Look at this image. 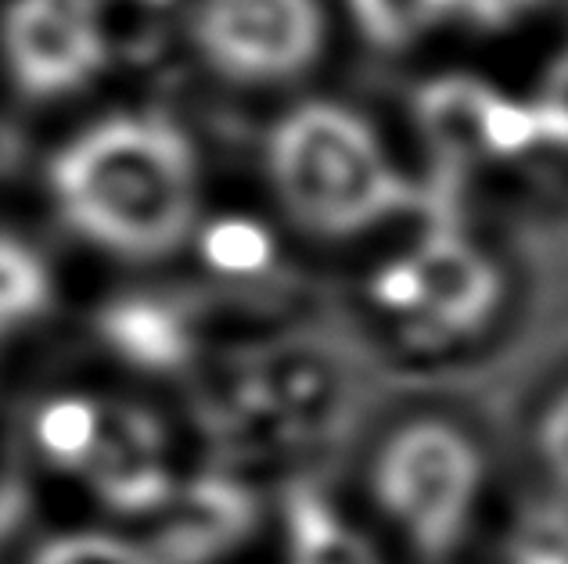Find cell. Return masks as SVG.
Here are the masks:
<instances>
[{
    "mask_svg": "<svg viewBox=\"0 0 568 564\" xmlns=\"http://www.w3.org/2000/svg\"><path fill=\"white\" fill-rule=\"evenodd\" d=\"M256 496L231 479H194L162 511L166 532L155 551L166 564H202L231 554L256 525Z\"/></svg>",
    "mask_w": 568,
    "mask_h": 564,
    "instance_id": "9c48e42d",
    "label": "cell"
},
{
    "mask_svg": "<svg viewBox=\"0 0 568 564\" xmlns=\"http://www.w3.org/2000/svg\"><path fill=\"white\" fill-rule=\"evenodd\" d=\"M187 29L202 62L242 86L288 83L324 51L321 0H194Z\"/></svg>",
    "mask_w": 568,
    "mask_h": 564,
    "instance_id": "277c9868",
    "label": "cell"
},
{
    "mask_svg": "<svg viewBox=\"0 0 568 564\" xmlns=\"http://www.w3.org/2000/svg\"><path fill=\"white\" fill-rule=\"evenodd\" d=\"M51 270L33 245L0 230V341L29 328L51 306Z\"/></svg>",
    "mask_w": 568,
    "mask_h": 564,
    "instance_id": "4fadbf2b",
    "label": "cell"
},
{
    "mask_svg": "<svg viewBox=\"0 0 568 564\" xmlns=\"http://www.w3.org/2000/svg\"><path fill=\"white\" fill-rule=\"evenodd\" d=\"M349 11L378 48H407L428 29L454 19L450 0H349Z\"/></svg>",
    "mask_w": 568,
    "mask_h": 564,
    "instance_id": "5bb4252c",
    "label": "cell"
},
{
    "mask_svg": "<svg viewBox=\"0 0 568 564\" xmlns=\"http://www.w3.org/2000/svg\"><path fill=\"white\" fill-rule=\"evenodd\" d=\"M544 4H568V0H544Z\"/></svg>",
    "mask_w": 568,
    "mask_h": 564,
    "instance_id": "7402d4cb",
    "label": "cell"
},
{
    "mask_svg": "<svg viewBox=\"0 0 568 564\" xmlns=\"http://www.w3.org/2000/svg\"><path fill=\"white\" fill-rule=\"evenodd\" d=\"M371 493L417 554L443 561L471 525L483 493V457L450 421H410L378 450Z\"/></svg>",
    "mask_w": 568,
    "mask_h": 564,
    "instance_id": "3957f363",
    "label": "cell"
},
{
    "mask_svg": "<svg viewBox=\"0 0 568 564\" xmlns=\"http://www.w3.org/2000/svg\"><path fill=\"white\" fill-rule=\"evenodd\" d=\"M450 4H454V19H468L475 25L497 29L536 11L544 0H450Z\"/></svg>",
    "mask_w": 568,
    "mask_h": 564,
    "instance_id": "ffe728a7",
    "label": "cell"
},
{
    "mask_svg": "<svg viewBox=\"0 0 568 564\" xmlns=\"http://www.w3.org/2000/svg\"><path fill=\"white\" fill-rule=\"evenodd\" d=\"M266 176L303 230L353 237L410 205V184L378 130L338 101H303L266 137Z\"/></svg>",
    "mask_w": 568,
    "mask_h": 564,
    "instance_id": "7a4b0ae2",
    "label": "cell"
},
{
    "mask_svg": "<svg viewBox=\"0 0 568 564\" xmlns=\"http://www.w3.org/2000/svg\"><path fill=\"white\" fill-rule=\"evenodd\" d=\"M98 338L115 360L144 375H173L191 360V328L181 306L148 291L115 295L98 314Z\"/></svg>",
    "mask_w": 568,
    "mask_h": 564,
    "instance_id": "30bf717a",
    "label": "cell"
},
{
    "mask_svg": "<svg viewBox=\"0 0 568 564\" xmlns=\"http://www.w3.org/2000/svg\"><path fill=\"white\" fill-rule=\"evenodd\" d=\"M536 447H540V460L550 471V479L568 489V389L544 413L540 432H536Z\"/></svg>",
    "mask_w": 568,
    "mask_h": 564,
    "instance_id": "d6986e66",
    "label": "cell"
},
{
    "mask_svg": "<svg viewBox=\"0 0 568 564\" xmlns=\"http://www.w3.org/2000/svg\"><path fill=\"white\" fill-rule=\"evenodd\" d=\"M500 270L457 234H432L378 280V302L432 346L471 338L497 314Z\"/></svg>",
    "mask_w": 568,
    "mask_h": 564,
    "instance_id": "5b68a950",
    "label": "cell"
},
{
    "mask_svg": "<svg viewBox=\"0 0 568 564\" xmlns=\"http://www.w3.org/2000/svg\"><path fill=\"white\" fill-rule=\"evenodd\" d=\"M133 4H144V8H170L173 0H133Z\"/></svg>",
    "mask_w": 568,
    "mask_h": 564,
    "instance_id": "44dd1931",
    "label": "cell"
},
{
    "mask_svg": "<svg viewBox=\"0 0 568 564\" xmlns=\"http://www.w3.org/2000/svg\"><path fill=\"white\" fill-rule=\"evenodd\" d=\"M104 418H109V407L98 403L91 396H80V392L51 396L48 403H40L33 418L37 453L48 460L51 468L83 479L101 447Z\"/></svg>",
    "mask_w": 568,
    "mask_h": 564,
    "instance_id": "7c38bea8",
    "label": "cell"
},
{
    "mask_svg": "<svg viewBox=\"0 0 568 564\" xmlns=\"http://www.w3.org/2000/svg\"><path fill=\"white\" fill-rule=\"evenodd\" d=\"M529 105L536 112V123H540L544 144L568 147V48L547 65L540 91Z\"/></svg>",
    "mask_w": 568,
    "mask_h": 564,
    "instance_id": "ac0fdd59",
    "label": "cell"
},
{
    "mask_svg": "<svg viewBox=\"0 0 568 564\" xmlns=\"http://www.w3.org/2000/svg\"><path fill=\"white\" fill-rule=\"evenodd\" d=\"M51 198L69 230L119 259H166L199 230V152L170 115L115 112L58 147Z\"/></svg>",
    "mask_w": 568,
    "mask_h": 564,
    "instance_id": "6da1fadb",
    "label": "cell"
},
{
    "mask_svg": "<svg viewBox=\"0 0 568 564\" xmlns=\"http://www.w3.org/2000/svg\"><path fill=\"white\" fill-rule=\"evenodd\" d=\"M0 54L26 98L58 101L101 76L112 40L98 0H8L0 14Z\"/></svg>",
    "mask_w": 568,
    "mask_h": 564,
    "instance_id": "8992f818",
    "label": "cell"
},
{
    "mask_svg": "<svg viewBox=\"0 0 568 564\" xmlns=\"http://www.w3.org/2000/svg\"><path fill=\"white\" fill-rule=\"evenodd\" d=\"M83 482L94 489L104 507L119 514H162L176 496L166 432L144 407H109L101 447Z\"/></svg>",
    "mask_w": 568,
    "mask_h": 564,
    "instance_id": "ba28073f",
    "label": "cell"
},
{
    "mask_svg": "<svg viewBox=\"0 0 568 564\" xmlns=\"http://www.w3.org/2000/svg\"><path fill=\"white\" fill-rule=\"evenodd\" d=\"M29 564H166L155 546L109 529H69L43 540Z\"/></svg>",
    "mask_w": 568,
    "mask_h": 564,
    "instance_id": "9a60e30c",
    "label": "cell"
},
{
    "mask_svg": "<svg viewBox=\"0 0 568 564\" xmlns=\"http://www.w3.org/2000/svg\"><path fill=\"white\" fill-rule=\"evenodd\" d=\"M199 252L209 270L227 277H248L271 263V237L245 216H216L199 230Z\"/></svg>",
    "mask_w": 568,
    "mask_h": 564,
    "instance_id": "2e32d148",
    "label": "cell"
},
{
    "mask_svg": "<svg viewBox=\"0 0 568 564\" xmlns=\"http://www.w3.org/2000/svg\"><path fill=\"white\" fill-rule=\"evenodd\" d=\"M511 564H568V511L536 507L511 536Z\"/></svg>",
    "mask_w": 568,
    "mask_h": 564,
    "instance_id": "e0dca14e",
    "label": "cell"
},
{
    "mask_svg": "<svg viewBox=\"0 0 568 564\" xmlns=\"http://www.w3.org/2000/svg\"><path fill=\"white\" fill-rule=\"evenodd\" d=\"M288 564H382L378 551L321 496L298 493L284 511Z\"/></svg>",
    "mask_w": 568,
    "mask_h": 564,
    "instance_id": "8fae6325",
    "label": "cell"
},
{
    "mask_svg": "<svg viewBox=\"0 0 568 564\" xmlns=\"http://www.w3.org/2000/svg\"><path fill=\"white\" fill-rule=\"evenodd\" d=\"M417 112L439 152L454 158H507L544 144L529 101H511L471 76H443L425 86Z\"/></svg>",
    "mask_w": 568,
    "mask_h": 564,
    "instance_id": "52a82bcc",
    "label": "cell"
}]
</instances>
